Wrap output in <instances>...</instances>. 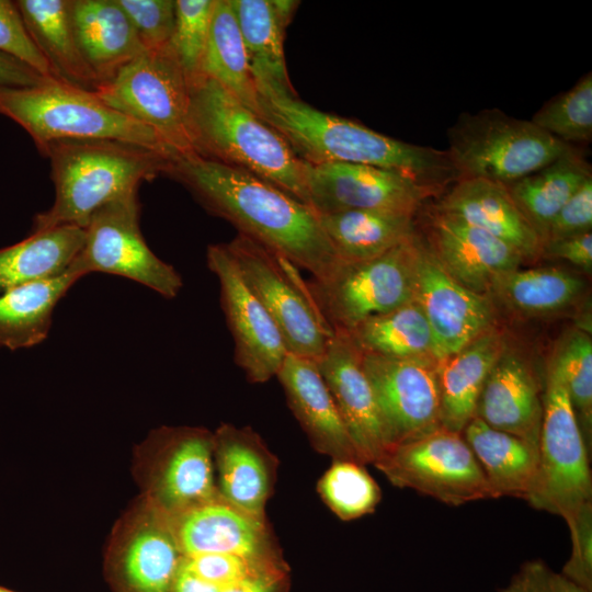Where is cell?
<instances>
[{
    "instance_id": "cell-1",
    "label": "cell",
    "mask_w": 592,
    "mask_h": 592,
    "mask_svg": "<svg viewBox=\"0 0 592 592\" xmlns=\"http://www.w3.org/2000/svg\"><path fill=\"white\" fill-rule=\"evenodd\" d=\"M163 173L238 234L308 271L314 280L328 278L343 264L319 216L274 184L194 152L170 157Z\"/></svg>"
},
{
    "instance_id": "cell-2",
    "label": "cell",
    "mask_w": 592,
    "mask_h": 592,
    "mask_svg": "<svg viewBox=\"0 0 592 592\" xmlns=\"http://www.w3.org/2000/svg\"><path fill=\"white\" fill-rule=\"evenodd\" d=\"M258 116L309 164L355 163L406 174L439 190L459 175L446 151L395 139L358 122L319 111L295 90L258 84Z\"/></svg>"
},
{
    "instance_id": "cell-3",
    "label": "cell",
    "mask_w": 592,
    "mask_h": 592,
    "mask_svg": "<svg viewBox=\"0 0 592 592\" xmlns=\"http://www.w3.org/2000/svg\"><path fill=\"white\" fill-rule=\"evenodd\" d=\"M192 152L253 174L308 205L305 170L285 139L214 79L190 86Z\"/></svg>"
},
{
    "instance_id": "cell-4",
    "label": "cell",
    "mask_w": 592,
    "mask_h": 592,
    "mask_svg": "<svg viewBox=\"0 0 592 592\" xmlns=\"http://www.w3.org/2000/svg\"><path fill=\"white\" fill-rule=\"evenodd\" d=\"M50 162L55 196L35 216L33 229L61 225L84 227L105 204L137 192L144 181L163 173L169 156L117 140H61L38 149Z\"/></svg>"
},
{
    "instance_id": "cell-5",
    "label": "cell",
    "mask_w": 592,
    "mask_h": 592,
    "mask_svg": "<svg viewBox=\"0 0 592 592\" xmlns=\"http://www.w3.org/2000/svg\"><path fill=\"white\" fill-rule=\"evenodd\" d=\"M0 114L24 128L37 149L54 141L106 139L174 156L149 127L111 109L93 91L59 80L1 88Z\"/></svg>"
},
{
    "instance_id": "cell-6",
    "label": "cell",
    "mask_w": 592,
    "mask_h": 592,
    "mask_svg": "<svg viewBox=\"0 0 592 592\" xmlns=\"http://www.w3.org/2000/svg\"><path fill=\"white\" fill-rule=\"evenodd\" d=\"M448 158L460 178L509 184L574 148L498 109L463 113L447 132Z\"/></svg>"
},
{
    "instance_id": "cell-7",
    "label": "cell",
    "mask_w": 592,
    "mask_h": 592,
    "mask_svg": "<svg viewBox=\"0 0 592 592\" xmlns=\"http://www.w3.org/2000/svg\"><path fill=\"white\" fill-rule=\"evenodd\" d=\"M214 433L198 426H161L137 447L141 497L169 517L220 499L214 471Z\"/></svg>"
},
{
    "instance_id": "cell-8",
    "label": "cell",
    "mask_w": 592,
    "mask_h": 592,
    "mask_svg": "<svg viewBox=\"0 0 592 592\" xmlns=\"http://www.w3.org/2000/svg\"><path fill=\"white\" fill-rule=\"evenodd\" d=\"M93 92L152 129L173 155L192 152L186 129L190 86L169 44L145 49Z\"/></svg>"
},
{
    "instance_id": "cell-9",
    "label": "cell",
    "mask_w": 592,
    "mask_h": 592,
    "mask_svg": "<svg viewBox=\"0 0 592 592\" xmlns=\"http://www.w3.org/2000/svg\"><path fill=\"white\" fill-rule=\"evenodd\" d=\"M227 246L243 278L273 319L288 354L319 360L334 331L314 303L299 269L240 234Z\"/></svg>"
},
{
    "instance_id": "cell-10",
    "label": "cell",
    "mask_w": 592,
    "mask_h": 592,
    "mask_svg": "<svg viewBox=\"0 0 592 592\" xmlns=\"http://www.w3.org/2000/svg\"><path fill=\"white\" fill-rule=\"evenodd\" d=\"M538 454L537 485L527 502L567 522L592 501L591 454L563 382L551 363L543 392Z\"/></svg>"
},
{
    "instance_id": "cell-11",
    "label": "cell",
    "mask_w": 592,
    "mask_h": 592,
    "mask_svg": "<svg viewBox=\"0 0 592 592\" xmlns=\"http://www.w3.org/2000/svg\"><path fill=\"white\" fill-rule=\"evenodd\" d=\"M417 240L414 234L382 255L343 263L328 278L307 281L314 303L333 331H350L413 300Z\"/></svg>"
},
{
    "instance_id": "cell-12",
    "label": "cell",
    "mask_w": 592,
    "mask_h": 592,
    "mask_svg": "<svg viewBox=\"0 0 592 592\" xmlns=\"http://www.w3.org/2000/svg\"><path fill=\"white\" fill-rule=\"evenodd\" d=\"M373 465L392 486L412 489L452 506L493 499L463 434L444 428L387 447Z\"/></svg>"
},
{
    "instance_id": "cell-13",
    "label": "cell",
    "mask_w": 592,
    "mask_h": 592,
    "mask_svg": "<svg viewBox=\"0 0 592 592\" xmlns=\"http://www.w3.org/2000/svg\"><path fill=\"white\" fill-rule=\"evenodd\" d=\"M139 210L137 192L95 210L83 227V243L70 267L81 277L94 272L113 274L173 298L183 286L182 277L148 247Z\"/></svg>"
},
{
    "instance_id": "cell-14",
    "label": "cell",
    "mask_w": 592,
    "mask_h": 592,
    "mask_svg": "<svg viewBox=\"0 0 592 592\" xmlns=\"http://www.w3.org/2000/svg\"><path fill=\"white\" fill-rule=\"evenodd\" d=\"M182 558L169 516L140 496L114 526L104 573L112 592H170Z\"/></svg>"
},
{
    "instance_id": "cell-15",
    "label": "cell",
    "mask_w": 592,
    "mask_h": 592,
    "mask_svg": "<svg viewBox=\"0 0 592 592\" xmlns=\"http://www.w3.org/2000/svg\"><path fill=\"white\" fill-rule=\"evenodd\" d=\"M388 447L422 437L441 424L437 362L362 352Z\"/></svg>"
},
{
    "instance_id": "cell-16",
    "label": "cell",
    "mask_w": 592,
    "mask_h": 592,
    "mask_svg": "<svg viewBox=\"0 0 592 592\" xmlns=\"http://www.w3.org/2000/svg\"><path fill=\"white\" fill-rule=\"evenodd\" d=\"M206 262L219 283L234 358L252 384L276 377L288 352L273 319L243 278L227 243L209 244Z\"/></svg>"
},
{
    "instance_id": "cell-17",
    "label": "cell",
    "mask_w": 592,
    "mask_h": 592,
    "mask_svg": "<svg viewBox=\"0 0 592 592\" xmlns=\"http://www.w3.org/2000/svg\"><path fill=\"white\" fill-rule=\"evenodd\" d=\"M305 181L308 206L317 215L369 209L415 214L436 191L406 174L355 163H306Z\"/></svg>"
},
{
    "instance_id": "cell-18",
    "label": "cell",
    "mask_w": 592,
    "mask_h": 592,
    "mask_svg": "<svg viewBox=\"0 0 592 592\" xmlns=\"http://www.w3.org/2000/svg\"><path fill=\"white\" fill-rule=\"evenodd\" d=\"M413 300L431 328L437 363L492 328L494 311L488 297L454 280L432 249L419 238L414 255Z\"/></svg>"
},
{
    "instance_id": "cell-19",
    "label": "cell",
    "mask_w": 592,
    "mask_h": 592,
    "mask_svg": "<svg viewBox=\"0 0 592 592\" xmlns=\"http://www.w3.org/2000/svg\"><path fill=\"white\" fill-rule=\"evenodd\" d=\"M169 519L183 556L230 554L270 566L288 567L267 520L221 499Z\"/></svg>"
},
{
    "instance_id": "cell-20",
    "label": "cell",
    "mask_w": 592,
    "mask_h": 592,
    "mask_svg": "<svg viewBox=\"0 0 592 592\" xmlns=\"http://www.w3.org/2000/svg\"><path fill=\"white\" fill-rule=\"evenodd\" d=\"M317 364L364 463L373 464L388 444L362 352L346 331L335 330Z\"/></svg>"
},
{
    "instance_id": "cell-21",
    "label": "cell",
    "mask_w": 592,
    "mask_h": 592,
    "mask_svg": "<svg viewBox=\"0 0 592 592\" xmlns=\"http://www.w3.org/2000/svg\"><path fill=\"white\" fill-rule=\"evenodd\" d=\"M214 433V471L225 502L259 519L277 479L278 459L249 426L220 424Z\"/></svg>"
},
{
    "instance_id": "cell-22",
    "label": "cell",
    "mask_w": 592,
    "mask_h": 592,
    "mask_svg": "<svg viewBox=\"0 0 592 592\" xmlns=\"http://www.w3.org/2000/svg\"><path fill=\"white\" fill-rule=\"evenodd\" d=\"M431 249L443 269L466 288L485 295L502 274L520 269L524 258L509 243L465 220L435 209Z\"/></svg>"
},
{
    "instance_id": "cell-23",
    "label": "cell",
    "mask_w": 592,
    "mask_h": 592,
    "mask_svg": "<svg viewBox=\"0 0 592 592\" xmlns=\"http://www.w3.org/2000/svg\"><path fill=\"white\" fill-rule=\"evenodd\" d=\"M276 378L311 446L332 460L364 464L341 418L317 361L287 354Z\"/></svg>"
},
{
    "instance_id": "cell-24",
    "label": "cell",
    "mask_w": 592,
    "mask_h": 592,
    "mask_svg": "<svg viewBox=\"0 0 592 592\" xmlns=\"http://www.w3.org/2000/svg\"><path fill=\"white\" fill-rule=\"evenodd\" d=\"M475 417L493 429L538 445L542 389L526 361L506 346L482 387Z\"/></svg>"
},
{
    "instance_id": "cell-25",
    "label": "cell",
    "mask_w": 592,
    "mask_h": 592,
    "mask_svg": "<svg viewBox=\"0 0 592 592\" xmlns=\"http://www.w3.org/2000/svg\"><path fill=\"white\" fill-rule=\"evenodd\" d=\"M436 210L456 216L512 246L523 258L542 254L543 242L504 184L460 178Z\"/></svg>"
},
{
    "instance_id": "cell-26",
    "label": "cell",
    "mask_w": 592,
    "mask_h": 592,
    "mask_svg": "<svg viewBox=\"0 0 592 592\" xmlns=\"http://www.w3.org/2000/svg\"><path fill=\"white\" fill-rule=\"evenodd\" d=\"M71 19L81 54L99 86L145 50L116 0H71Z\"/></svg>"
},
{
    "instance_id": "cell-27",
    "label": "cell",
    "mask_w": 592,
    "mask_h": 592,
    "mask_svg": "<svg viewBox=\"0 0 592 592\" xmlns=\"http://www.w3.org/2000/svg\"><path fill=\"white\" fill-rule=\"evenodd\" d=\"M462 434L486 476L493 499H531L538 479V445L493 429L477 417Z\"/></svg>"
},
{
    "instance_id": "cell-28",
    "label": "cell",
    "mask_w": 592,
    "mask_h": 592,
    "mask_svg": "<svg viewBox=\"0 0 592 592\" xmlns=\"http://www.w3.org/2000/svg\"><path fill=\"white\" fill-rule=\"evenodd\" d=\"M504 348L501 333L491 328L437 363L441 424L444 429L462 433L475 417L482 387Z\"/></svg>"
},
{
    "instance_id": "cell-29",
    "label": "cell",
    "mask_w": 592,
    "mask_h": 592,
    "mask_svg": "<svg viewBox=\"0 0 592 592\" xmlns=\"http://www.w3.org/2000/svg\"><path fill=\"white\" fill-rule=\"evenodd\" d=\"M24 24L58 80L95 91L99 81L79 48L71 0L15 1Z\"/></svg>"
},
{
    "instance_id": "cell-30",
    "label": "cell",
    "mask_w": 592,
    "mask_h": 592,
    "mask_svg": "<svg viewBox=\"0 0 592 592\" xmlns=\"http://www.w3.org/2000/svg\"><path fill=\"white\" fill-rule=\"evenodd\" d=\"M80 278L69 266L58 276L1 291L0 346L15 351L45 341L57 304Z\"/></svg>"
},
{
    "instance_id": "cell-31",
    "label": "cell",
    "mask_w": 592,
    "mask_h": 592,
    "mask_svg": "<svg viewBox=\"0 0 592 592\" xmlns=\"http://www.w3.org/2000/svg\"><path fill=\"white\" fill-rule=\"evenodd\" d=\"M343 263L366 261L414 235V214L395 210H346L318 215Z\"/></svg>"
},
{
    "instance_id": "cell-32",
    "label": "cell",
    "mask_w": 592,
    "mask_h": 592,
    "mask_svg": "<svg viewBox=\"0 0 592 592\" xmlns=\"http://www.w3.org/2000/svg\"><path fill=\"white\" fill-rule=\"evenodd\" d=\"M83 239L82 227L61 225L32 230L25 239L0 249V292L62 274Z\"/></svg>"
},
{
    "instance_id": "cell-33",
    "label": "cell",
    "mask_w": 592,
    "mask_h": 592,
    "mask_svg": "<svg viewBox=\"0 0 592 592\" xmlns=\"http://www.w3.org/2000/svg\"><path fill=\"white\" fill-rule=\"evenodd\" d=\"M591 178L590 163L574 147L542 169L504 185L543 242L551 220Z\"/></svg>"
},
{
    "instance_id": "cell-34",
    "label": "cell",
    "mask_w": 592,
    "mask_h": 592,
    "mask_svg": "<svg viewBox=\"0 0 592 592\" xmlns=\"http://www.w3.org/2000/svg\"><path fill=\"white\" fill-rule=\"evenodd\" d=\"M255 84L293 90L285 56V30L291 18L274 0H230Z\"/></svg>"
},
{
    "instance_id": "cell-35",
    "label": "cell",
    "mask_w": 592,
    "mask_h": 592,
    "mask_svg": "<svg viewBox=\"0 0 592 592\" xmlns=\"http://www.w3.org/2000/svg\"><path fill=\"white\" fill-rule=\"evenodd\" d=\"M203 75L214 79L258 115V91L230 0H216Z\"/></svg>"
},
{
    "instance_id": "cell-36",
    "label": "cell",
    "mask_w": 592,
    "mask_h": 592,
    "mask_svg": "<svg viewBox=\"0 0 592 592\" xmlns=\"http://www.w3.org/2000/svg\"><path fill=\"white\" fill-rule=\"evenodd\" d=\"M346 332L363 353L437 362L431 328L414 300L368 318Z\"/></svg>"
},
{
    "instance_id": "cell-37",
    "label": "cell",
    "mask_w": 592,
    "mask_h": 592,
    "mask_svg": "<svg viewBox=\"0 0 592 592\" xmlns=\"http://www.w3.org/2000/svg\"><path fill=\"white\" fill-rule=\"evenodd\" d=\"M584 289L577 275L555 267L513 270L494 280L492 292L506 306L528 315H545L572 305Z\"/></svg>"
},
{
    "instance_id": "cell-38",
    "label": "cell",
    "mask_w": 592,
    "mask_h": 592,
    "mask_svg": "<svg viewBox=\"0 0 592 592\" xmlns=\"http://www.w3.org/2000/svg\"><path fill=\"white\" fill-rule=\"evenodd\" d=\"M317 492L342 521L373 513L382 500L380 487L365 465L352 460H332L318 480Z\"/></svg>"
},
{
    "instance_id": "cell-39",
    "label": "cell",
    "mask_w": 592,
    "mask_h": 592,
    "mask_svg": "<svg viewBox=\"0 0 592 592\" xmlns=\"http://www.w3.org/2000/svg\"><path fill=\"white\" fill-rule=\"evenodd\" d=\"M558 371L573 408L587 448H592V340L572 330L561 340L550 362Z\"/></svg>"
},
{
    "instance_id": "cell-40",
    "label": "cell",
    "mask_w": 592,
    "mask_h": 592,
    "mask_svg": "<svg viewBox=\"0 0 592 592\" xmlns=\"http://www.w3.org/2000/svg\"><path fill=\"white\" fill-rule=\"evenodd\" d=\"M531 122L553 137L570 145L592 139V73L545 103Z\"/></svg>"
},
{
    "instance_id": "cell-41",
    "label": "cell",
    "mask_w": 592,
    "mask_h": 592,
    "mask_svg": "<svg viewBox=\"0 0 592 592\" xmlns=\"http://www.w3.org/2000/svg\"><path fill=\"white\" fill-rule=\"evenodd\" d=\"M216 0H175V22L169 47L189 86L204 77L203 62Z\"/></svg>"
},
{
    "instance_id": "cell-42",
    "label": "cell",
    "mask_w": 592,
    "mask_h": 592,
    "mask_svg": "<svg viewBox=\"0 0 592 592\" xmlns=\"http://www.w3.org/2000/svg\"><path fill=\"white\" fill-rule=\"evenodd\" d=\"M181 565L206 582L223 589L266 572L289 570L288 567L270 566L230 554L183 556Z\"/></svg>"
},
{
    "instance_id": "cell-43",
    "label": "cell",
    "mask_w": 592,
    "mask_h": 592,
    "mask_svg": "<svg viewBox=\"0 0 592 592\" xmlns=\"http://www.w3.org/2000/svg\"><path fill=\"white\" fill-rule=\"evenodd\" d=\"M145 49L167 46L175 22V0H116Z\"/></svg>"
},
{
    "instance_id": "cell-44",
    "label": "cell",
    "mask_w": 592,
    "mask_h": 592,
    "mask_svg": "<svg viewBox=\"0 0 592 592\" xmlns=\"http://www.w3.org/2000/svg\"><path fill=\"white\" fill-rule=\"evenodd\" d=\"M0 53L21 60L47 79L58 80L33 42L15 1L0 0Z\"/></svg>"
},
{
    "instance_id": "cell-45",
    "label": "cell",
    "mask_w": 592,
    "mask_h": 592,
    "mask_svg": "<svg viewBox=\"0 0 592 592\" xmlns=\"http://www.w3.org/2000/svg\"><path fill=\"white\" fill-rule=\"evenodd\" d=\"M566 523L570 532L571 553L561 573L592 592V501L581 505Z\"/></svg>"
},
{
    "instance_id": "cell-46",
    "label": "cell",
    "mask_w": 592,
    "mask_h": 592,
    "mask_svg": "<svg viewBox=\"0 0 592 592\" xmlns=\"http://www.w3.org/2000/svg\"><path fill=\"white\" fill-rule=\"evenodd\" d=\"M592 178L587 180L549 224L543 243L591 231Z\"/></svg>"
},
{
    "instance_id": "cell-47",
    "label": "cell",
    "mask_w": 592,
    "mask_h": 592,
    "mask_svg": "<svg viewBox=\"0 0 592 592\" xmlns=\"http://www.w3.org/2000/svg\"><path fill=\"white\" fill-rule=\"evenodd\" d=\"M499 592H590L539 559L525 561Z\"/></svg>"
},
{
    "instance_id": "cell-48",
    "label": "cell",
    "mask_w": 592,
    "mask_h": 592,
    "mask_svg": "<svg viewBox=\"0 0 592 592\" xmlns=\"http://www.w3.org/2000/svg\"><path fill=\"white\" fill-rule=\"evenodd\" d=\"M542 253L565 260L585 272L592 270V232H584L543 243Z\"/></svg>"
},
{
    "instance_id": "cell-49",
    "label": "cell",
    "mask_w": 592,
    "mask_h": 592,
    "mask_svg": "<svg viewBox=\"0 0 592 592\" xmlns=\"http://www.w3.org/2000/svg\"><path fill=\"white\" fill-rule=\"evenodd\" d=\"M49 80L21 60L0 53V89L34 87Z\"/></svg>"
},
{
    "instance_id": "cell-50",
    "label": "cell",
    "mask_w": 592,
    "mask_h": 592,
    "mask_svg": "<svg viewBox=\"0 0 592 592\" xmlns=\"http://www.w3.org/2000/svg\"><path fill=\"white\" fill-rule=\"evenodd\" d=\"M289 570L271 571L225 589L223 592H288Z\"/></svg>"
},
{
    "instance_id": "cell-51",
    "label": "cell",
    "mask_w": 592,
    "mask_h": 592,
    "mask_svg": "<svg viewBox=\"0 0 592 592\" xmlns=\"http://www.w3.org/2000/svg\"><path fill=\"white\" fill-rule=\"evenodd\" d=\"M225 589L214 585L180 565L170 592H223Z\"/></svg>"
},
{
    "instance_id": "cell-52",
    "label": "cell",
    "mask_w": 592,
    "mask_h": 592,
    "mask_svg": "<svg viewBox=\"0 0 592 592\" xmlns=\"http://www.w3.org/2000/svg\"><path fill=\"white\" fill-rule=\"evenodd\" d=\"M0 592H16V591H14V590H11V589H9V588H5V587H2V585H0Z\"/></svg>"
}]
</instances>
